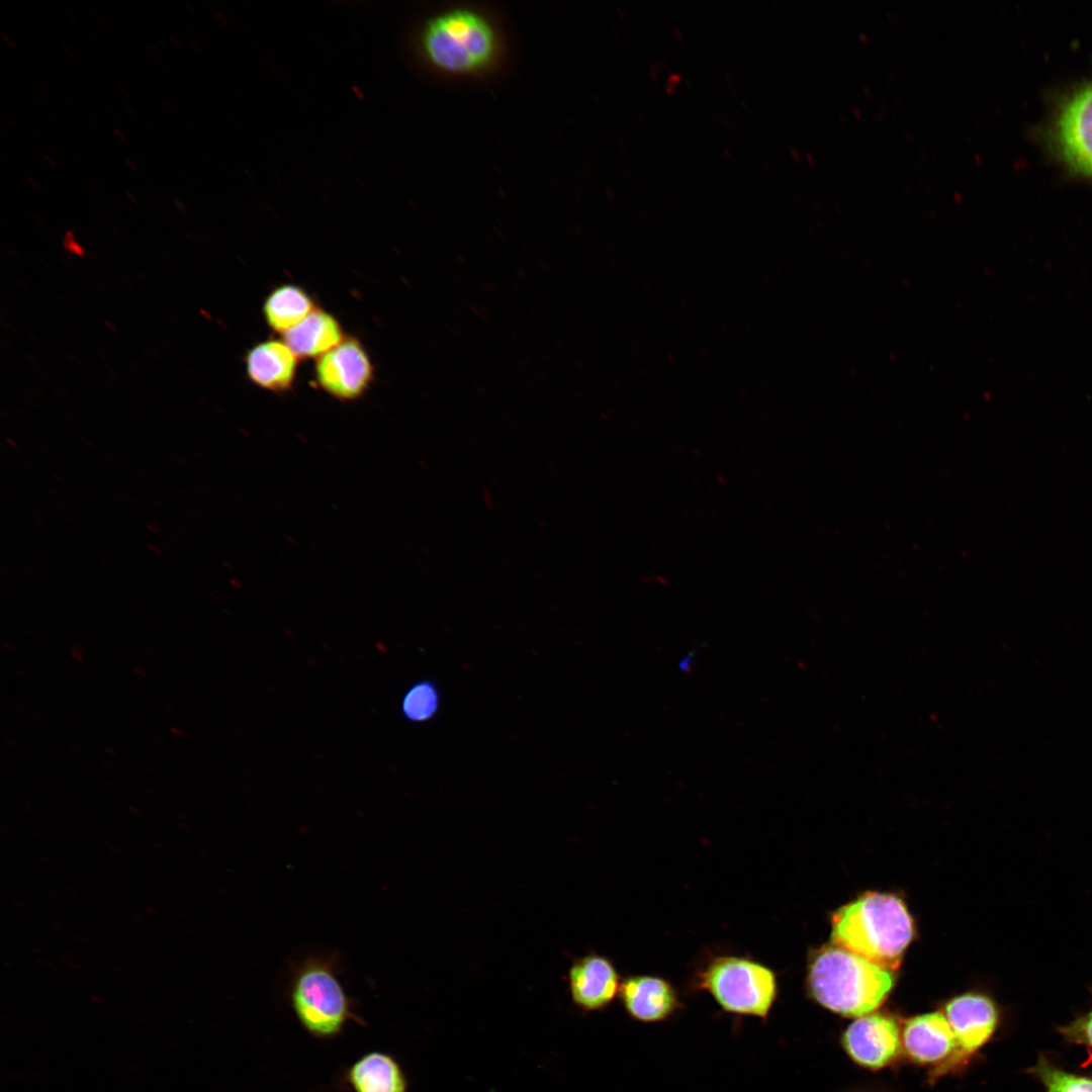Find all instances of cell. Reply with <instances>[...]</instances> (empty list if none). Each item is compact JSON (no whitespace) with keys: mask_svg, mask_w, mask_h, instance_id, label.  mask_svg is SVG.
<instances>
[{"mask_svg":"<svg viewBox=\"0 0 1092 1092\" xmlns=\"http://www.w3.org/2000/svg\"><path fill=\"white\" fill-rule=\"evenodd\" d=\"M70 656L77 662H83L85 657L84 646L81 643H76L70 649Z\"/></svg>","mask_w":1092,"mask_h":1092,"instance_id":"obj_23","label":"cell"},{"mask_svg":"<svg viewBox=\"0 0 1092 1092\" xmlns=\"http://www.w3.org/2000/svg\"><path fill=\"white\" fill-rule=\"evenodd\" d=\"M667 69V63L663 59H657L653 61L648 68L649 76L652 81L657 82L659 75L662 71Z\"/></svg>","mask_w":1092,"mask_h":1092,"instance_id":"obj_22","label":"cell"},{"mask_svg":"<svg viewBox=\"0 0 1092 1092\" xmlns=\"http://www.w3.org/2000/svg\"><path fill=\"white\" fill-rule=\"evenodd\" d=\"M723 154L727 159H729V160L733 159V153H732L730 148H728V147L723 148Z\"/></svg>","mask_w":1092,"mask_h":1092,"instance_id":"obj_36","label":"cell"},{"mask_svg":"<svg viewBox=\"0 0 1092 1092\" xmlns=\"http://www.w3.org/2000/svg\"><path fill=\"white\" fill-rule=\"evenodd\" d=\"M672 32L679 41H682L685 39V33L679 26L674 25L672 27Z\"/></svg>","mask_w":1092,"mask_h":1092,"instance_id":"obj_25","label":"cell"},{"mask_svg":"<svg viewBox=\"0 0 1092 1092\" xmlns=\"http://www.w3.org/2000/svg\"><path fill=\"white\" fill-rule=\"evenodd\" d=\"M3 647H4L5 650H7L10 653H13V652L16 651L15 646L12 643L8 642V641L3 642Z\"/></svg>","mask_w":1092,"mask_h":1092,"instance_id":"obj_30","label":"cell"},{"mask_svg":"<svg viewBox=\"0 0 1092 1092\" xmlns=\"http://www.w3.org/2000/svg\"><path fill=\"white\" fill-rule=\"evenodd\" d=\"M6 253L13 258H18L17 254L12 250H6Z\"/></svg>","mask_w":1092,"mask_h":1092,"instance_id":"obj_42","label":"cell"},{"mask_svg":"<svg viewBox=\"0 0 1092 1092\" xmlns=\"http://www.w3.org/2000/svg\"><path fill=\"white\" fill-rule=\"evenodd\" d=\"M113 132H114V134H115L116 136H118V139H119V140H121V141H123V142L125 141V139H124L125 136H124V134L122 133V131H121L120 129H118V128H113Z\"/></svg>","mask_w":1092,"mask_h":1092,"instance_id":"obj_37","label":"cell"},{"mask_svg":"<svg viewBox=\"0 0 1092 1092\" xmlns=\"http://www.w3.org/2000/svg\"><path fill=\"white\" fill-rule=\"evenodd\" d=\"M314 309L310 296L301 287L283 284L272 290L263 304L268 326L285 334Z\"/></svg>","mask_w":1092,"mask_h":1092,"instance_id":"obj_16","label":"cell"},{"mask_svg":"<svg viewBox=\"0 0 1092 1092\" xmlns=\"http://www.w3.org/2000/svg\"><path fill=\"white\" fill-rule=\"evenodd\" d=\"M131 367H132V370L138 374L142 373L143 369H144L143 365H142V363L140 361H132L131 362Z\"/></svg>","mask_w":1092,"mask_h":1092,"instance_id":"obj_29","label":"cell"},{"mask_svg":"<svg viewBox=\"0 0 1092 1092\" xmlns=\"http://www.w3.org/2000/svg\"><path fill=\"white\" fill-rule=\"evenodd\" d=\"M64 248L75 256H84L85 251L82 246L75 240L74 232L72 230L67 231L63 238Z\"/></svg>","mask_w":1092,"mask_h":1092,"instance_id":"obj_20","label":"cell"},{"mask_svg":"<svg viewBox=\"0 0 1092 1092\" xmlns=\"http://www.w3.org/2000/svg\"><path fill=\"white\" fill-rule=\"evenodd\" d=\"M57 301L63 306H67L69 304V299L66 295L59 296Z\"/></svg>","mask_w":1092,"mask_h":1092,"instance_id":"obj_34","label":"cell"},{"mask_svg":"<svg viewBox=\"0 0 1092 1092\" xmlns=\"http://www.w3.org/2000/svg\"><path fill=\"white\" fill-rule=\"evenodd\" d=\"M1056 1030L1066 1043L1082 1045L1092 1052V1005L1087 1012L1077 1015L1066 1025L1057 1026Z\"/></svg>","mask_w":1092,"mask_h":1092,"instance_id":"obj_19","label":"cell"},{"mask_svg":"<svg viewBox=\"0 0 1092 1092\" xmlns=\"http://www.w3.org/2000/svg\"><path fill=\"white\" fill-rule=\"evenodd\" d=\"M1056 129L1060 151L1069 165L1092 177V85L1067 101Z\"/></svg>","mask_w":1092,"mask_h":1092,"instance_id":"obj_9","label":"cell"},{"mask_svg":"<svg viewBox=\"0 0 1092 1092\" xmlns=\"http://www.w3.org/2000/svg\"><path fill=\"white\" fill-rule=\"evenodd\" d=\"M144 351H145V353H147V354H148V355H149V356H150L151 358H154V359H159V355H158V353H157V352H156V351H155L154 349H152V348H145V349H144Z\"/></svg>","mask_w":1092,"mask_h":1092,"instance_id":"obj_31","label":"cell"},{"mask_svg":"<svg viewBox=\"0 0 1092 1092\" xmlns=\"http://www.w3.org/2000/svg\"><path fill=\"white\" fill-rule=\"evenodd\" d=\"M945 1017L964 1055H972L994 1036L1000 1013L995 1002L983 994H964L948 1002Z\"/></svg>","mask_w":1092,"mask_h":1092,"instance_id":"obj_10","label":"cell"},{"mask_svg":"<svg viewBox=\"0 0 1092 1092\" xmlns=\"http://www.w3.org/2000/svg\"><path fill=\"white\" fill-rule=\"evenodd\" d=\"M692 987L709 993L726 1012L766 1019L778 998L776 973L749 957L717 954L694 972Z\"/></svg>","mask_w":1092,"mask_h":1092,"instance_id":"obj_5","label":"cell"},{"mask_svg":"<svg viewBox=\"0 0 1092 1092\" xmlns=\"http://www.w3.org/2000/svg\"><path fill=\"white\" fill-rule=\"evenodd\" d=\"M808 989L825 1008L848 1017L878 1009L894 985L890 969L836 945L823 947L808 967Z\"/></svg>","mask_w":1092,"mask_h":1092,"instance_id":"obj_2","label":"cell"},{"mask_svg":"<svg viewBox=\"0 0 1092 1092\" xmlns=\"http://www.w3.org/2000/svg\"><path fill=\"white\" fill-rule=\"evenodd\" d=\"M25 359H26V362L28 363V365H32V366L37 365L36 359L34 357H32L31 355H29V354H25Z\"/></svg>","mask_w":1092,"mask_h":1092,"instance_id":"obj_35","label":"cell"},{"mask_svg":"<svg viewBox=\"0 0 1092 1092\" xmlns=\"http://www.w3.org/2000/svg\"><path fill=\"white\" fill-rule=\"evenodd\" d=\"M620 1001L634 1020L656 1023L670 1018L680 1007L677 991L664 978L631 975L622 980Z\"/></svg>","mask_w":1092,"mask_h":1092,"instance_id":"obj_11","label":"cell"},{"mask_svg":"<svg viewBox=\"0 0 1092 1092\" xmlns=\"http://www.w3.org/2000/svg\"><path fill=\"white\" fill-rule=\"evenodd\" d=\"M132 671L139 677H142V678L147 677V672L144 669L140 668V667H133Z\"/></svg>","mask_w":1092,"mask_h":1092,"instance_id":"obj_32","label":"cell"},{"mask_svg":"<svg viewBox=\"0 0 1092 1092\" xmlns=\"http://www.w3.org/2000/svg\"><path fill=\"white\" fill-rule=\"evenodd\" d=\"M902 1041L908 1056L921 1064L944 1060L958 1048L954 1033L940 1012L909 1019L903 1028Z\"/></svg>","mask_w":1092,"mask_h":1092,"instance_id":"obj_12","label":"cell"},{"mask_svg":"<svg viewBox=\"0 0 1092 1092\" xmlns=\"http://www.w3.org/2000/svg\"><path fill=\"white\" fill-rule=\"evenodd\" d=\"M1025 1072L1035 1079L1045 1092H1092V1076L1068 1071L1043 1053L1038 1054L1035 1064Z\"/></svg>","mask_w":1092,"mask_h":1092,"instance_id":"obj_17","label":"cell"},{"mask_svg":"<svg viewBox=\"0 0 1092 1092\" xmlns=\"http://www.w3.org/2000/svg\"><path fill=\"white\" fill-rule=\"evenodd\" d=\"M173 42L177 43V39L173 38ZM178 47H179V49H181L180 44H178Z\"/></svg>","mask_w":1092,"mask_h":1092,"instance_id":"obj_46","label":"cell"},{"mask_svg":"<svg viewBox=\"0 0 1092 1092\" xmlns=\"http://www.w3.org/2000/svg\"><path fill=\"white\" fill-rule=\"evenodd\" d=\"M427 62L451 74L485 70L496 58L498 43L491 22L469 8H452L429 18L419 36Z\"/></svg>","mask_w":1092,"mask_h":1092,"instance_id":"obj_3","label":"cell"},{"mask_svg":"<svg viewBox=\"0 0 1092 1092\" xmlns=\"http://www.w3.org/2000/svg\"><path fill=\"white\" fill-rule=\"evenodd\" d=\"M90 282L92 287L95 288L97 291H108L107 286L98 277H92Z\"/></svg>","mask_w":1092,"mask_h":1092,"instance_id":"obj_24","label":"cell"},{"mask_svg":"<svg viewBox=\"0 0 1092 1092\" xmlns=\"http://www.w3.org/2000/svg\"><path fill=\"white\" fill-rule=\"evenodd\" d=\"M353 1092H407L408 1081L399 1063L389 1054L370 1052L346 1071Z\"/></svg>","mask_w":1092,"mask_h":1092,"instance_id":"obj_14","label":"cell"},{"mask_svg":"<svg viewBox=\"0 0 1092 1092\" xmlns=\"http://www.w3.org/2000/svg\"><path fill=\"white\" fill-rule=\"evenodd\" d=\"M834 945L887 969L896 968L913 936V921L899 898L869 893L832 919Z\"/></svg>","mask_w":1092,"mask_h":1092,"instance_id":"obj_1","label":"cell"},{"mask_svg":"<svg viewBox=\"0 0 1092 1092\" xmlns=\"http://www.w3.org/2000/svg\"><path fill=\"white\" fill-rule=\"evenodd\" d=\"M340 323L331 313L314 308L284 334V342L297 358H320L344 341Z\"/></svg>","mask_w":1092,"mask_h":1092,"instance_id":"obj_15","label":"cell"},{"mask_svg":"<svg viewBox=\"0 0 1092 1092\" xmlns=\"http://www.w3.org/2000/svg\"><path fill=\"white\" fill-rule=\"evenodd\" d=\"M289 1001L301 1027L317 1039L339 1036L349 1020H358L334 956H310L292 969Z\"/></svg>","mask_w":1092,"mask_h":1092,"instance_id":"obj_4","label":"cell"},{"mask_svg":"<svg viewBox=\"0 0 1092 1092\" xmlns=\"http://www.w3.org/2000/svg\"><path fill=\"white\" fill-rule=\"evenodd\" d=\"M169 731H170V733H171L172 735H174V736H176V737H180V738H182V737H184V736H185V732H184V731H183V730H182L181 728H179V727H175V726H173V727H170Z\"/></svg>","mask_w":1092,"mask_h":1092,"instance_id":"obj_26","label":"cell"},{"mask_svg":"<svg viewBox=\"0 0 1092 1092\" xmlns=\"http://www.w3.org/2000/svg\"><path fill=\"white\" fill-rule=\"evenodd\" d=\"M842 1040L850 1058L871 1069L887 1066L901 1051L896 1021L880 1013L868 1014L852 1021L845 1029Z\"/></svg>","mask_w":1092,"mask_h":1092,"instance_id":"obj_7","label":"cell"},{"mask_svg":"<svg viewBox=\"0 0 1092 1092\" xmlns=\"http://www.w3.org/2000/svg\"><path fill=\"white\" fill-rule=\"evenodd\" d=\"M371 359L354 338L344 341L316 360L315 379L330 395L353 400L365 392L373 379Z\"/></svg>","mask_w":1092,"mask_h":1092,"instance_id":"obj_6","label":"cell"},{"mask_svg":"<svg viewBox=\"0 0 1092 1092\" xmlns=\"http://www.w3.org/2000/svg\"><path fill=\"white\" fill-rule=\"evenodd\" d=\"M724 77H725V79L727 80V82H728V83H729L730 85H732V84H733V78H732V75H731V74H730L729 72H725V73H724Z\"/></svg>","mask_w":1092,"mask_h":1092,"instance_id":"obj_39","label":"cell"},{"mask_svg":"<svg viewBox=\"0 0 1092 1092\" xmlns=\"http://www.w3.org/2000/svg\"><path fill=\"white\" fill-rule=\"evenodd\" d=\"M125 162L132 171H136V165L133 163L132 160L126 159Z\"/></svg>","mask_w":1092,"mask_h":1092,"instance_id":"obj_40","label":"cell"},{"mask_svg":"<svg viewBox=\"0 0 1092 1092\" xmlns=\"http://www.w3.org/2000/svg\"><path fill=\"white\" fill-rule=\"evenodd\" d=\"M27 181L29 182V184H30L31 186H33V187H34V188H36V189H39V185H38V183H37V182H36V181H35V180H34L33 178H31V177H28V178H27Z\"/></svg>","mask_w":1092,"mask_h":1092,"instance_id":"obj_38","label":"cell"},{"mask_svg":"<svg viewBox=\"0 0 1092 1092\" xmlns=\"http://www.w3.org/2000/svg\"><path fill=\"white\" fill-rule=\"evenodd\" d=\"M43 158H44L46 162L49 164L50 167H52V168L57 167L56 162L54 161V159L51 156L46 154V155H43Z\"/></svg>","mask_w":1092,"mask_h":1092,"instance_id":"obj_33","label":"cell"},{"mask_svg":"<svg viewBox=\"0 0 1092 1092\" xmlns=\"http://www.w3.org/2000/svg\"><path fill=\"white\" fill-rule=\"evenodd\" d=\"M637 113H638V117H639L640 121H641V122H645V117H644V115L642 114V112H641V111H638Z\"/></svg>","mask_w":1092,"mask_h":1092,"instance_id":"obj_44","label":"cell"},{"mask_svg":"<svg viewBox=\"0 0 1092 1092\" xmlns=\"http://www.w3.org/2000/svg\"><path fill=\"white\" fill-rule=\"evenodd\" d=\"M174 205L178 210H180L183 213H186L187 207H186L185 202H183L181 200H174Z\"/></svg>","mask_w":1092,"mask_h":1092,"instance_id":"obj_28","label":"cell"},{"mask_svg":"<svg viewBox=\"0 0 1092 1092\" xmlns=\"http://www.w3.org/2000/svg\"><path fill=\"white\" fill-rule=\"evenodd\" d=\"M246 371L256 385L274 392L291 388L297 357L284 341L267 340L251 348L246 355Z\"/></svg>","mask_w":1092,"mask_h":1092,"instance_id":"obj_13","label":"cell"},{"mask_svg":"<svg viewBox=\"0 0 1092 1092\" xmlns=\"http://www.w3.org/2000/svg\"><path fill=\"white\" fill-rule=\"evenodd\" d=\"M439 708V690L429 679H422L411 686L400 702V712L403 718L412 723H424L433 719Z\"/></svg>","mask_w":1092,"mask_h":1092,"instance_id":"obj_18","label":"cell"},{"mask_svg":"<svg viewBox=\"0 0 1092 1092\" xmlns=\"http://www.w3.org/2000/svg\"><path fill=\"white\" fill-rule=\"evenodd\" d=\"M62 48H63L64 52L67 53L68 56H72V53L69 51V48L66 44L62 43Z\"/></svg>","mask_w":1092,"mask_h":1092,"instance_id":"obj_43","label":"cell"},{"mask_svg":"<svg viewBox=\"0 0 1092 1092\" xmlns=\"http://www.w3.org/2000/svg\"><path fill=\"white\" fill-rule=\"evenodd\" d=\"M684 75L680 72L669 71L664 82V90L667 94H672L676 86L682 81Z\"/></svg>","mask_w":1092,"mask_h":1092,"instance_id":"obj_21","label":"cell"},{"mask_svg":"<svg viewBox=\"0 0 1092 1092\" xmlns=\"http://www.w3.org/2000/svg\"><path fill=\"white\" fill-rule=\"evenodd\" d=\"M104 750H105V751H108L107 753H108V754H110V755H114V754H115V753H114V750H112V749H110V748H108V747H106V748H105Z\"/></svg>","mask_w":1092,"mask_h":1092,"instance_id":"obj_45","label":"cell"},{"mask_svg":"<svg viewBox=\"0 0 1092 1092\" xmlns=\"http://www.w3.org/2000/svg\"><path fill=\"white\" fill-rule=\"evenodd\" d=\"M2 38H3L4 42H5V43H6V44H7V46H8L9 48H11L12 50H15V49L17 48V47H16V44H15V42L13 41V39H12V38H11V37H10L9 35H6V34H4V33H3V34H2Z\"/></svg>","mask_w":1092,"mask_h":1092,"instance_id":"obj_27","label":"cell"},{"mask_svg":"<svg viewBox=\"0 0 1092 1092\" xmlns=\"http://www.w3.org/2000/svg\"><path fill=\"white\" fill-rule=\"evenodd\" d=\"M763 167H764V168H765V169H766L767 171H771V169H772V167H771V164H770V162H769V161H767V160H765V161L763 162Z\"/></svg>","mask_w":1092,"mask_h":1092,"instance_id":"obj_41","label":"cell"},{"mask_svg":"<svg viewBox=\"0 0 1092 1092\" xmlns=\"http://www.w3.org/2000/svg\"><path fill=\"white\" fill-rule=\"evenodd\" d=\"M573 1004L584 1012L602 1011L619 996L622 979L614 963L590 952L575 959L567 972Z\"/></svg>","mask_w":1092,"mask_h":1092,"instance_id":"obj_8","label":"cell"}]
</instances>
